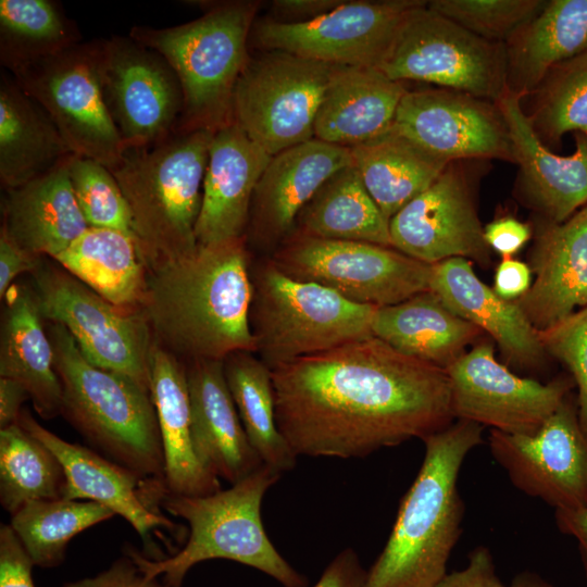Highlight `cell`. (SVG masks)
<instances>
[{"label":"cell","instance_id":"cell-48","mask_svg":"<svg viewBox=\"0 0 587 587\" xmlns=\"http://www.w3.org/2000/svg\"><path fill=\"white\" fill-rule=\"evenodd\" d=\"M42 257L23 249L5 232L0 229V297H4L12 283L23 273L33 274L41 264Z\"/></svg>","mask_w":587,"mask_h":587},{"label":"cell","instance_id":"cell-39","mask_svg":"<svg viewBox=\"0 0 587 587\" xmlns=\"http://www.w3.org/2000/svg\"><path fill=\"white\" fill-rule=\"evenodd\" d=\"M114 513L93 501L65 498L32 501L11 514L10 526L36 566L55 567L77 534Z\"/></svg>","mask_w":587,"mask_h":587},{"label":"cell","instance_id":"cell-36","mask_svg":"<svg viewBox=\"0 0 587 587\" xmlns=\"http://www.w3.org/2000/svg\"><path fill=\"white\" fill-rule=\"evenodd\" d=\"M298 234L391 247L389 220L365 188L355 166L333 174L299 212Z\"/></svg>","mask_w":587,"mask_h":587},{"label":"cell","instance_id":"cell-12","mask_svg":"<svg viewBox=\"0 0 587 587\" xmlns=\"http://www.w3.org/2000/svg\"><path fill=\"white\" fill-rule=\"evenodd\" d=\"M32 275L43 319L65 327L89 362L150 391L154 340L141 311L115 307L61 266L40 264Z\"/></svg>","mask_w":587,"mask_h":587},{"label":"cell","instance_id":"cell-41","mask_svg":"<svg viewBox=\"0 0 587 587\" xmlns=\"http://www.w3.org/2000/svg\"><path fill=\"white\" fill-rule=\"evenodd\" d=\"M530 95L525 113L544 143L569 132L587 135V51L551 67Z\"/></svg>","mask_w":587,"mask_h":587},{"label":"cell","instance_id":"cell-51","mask_svg":"<svg viewBox=\"0 0 587 587\" xmlns=\"http://www.w3.org/2000/svg\"><path fill=\"white\" fill-rule=\"evenodd\" d=\"M532 286L530 267L512 258L502 259L496 268L494 291L504 300L515 301Z\"/></svg>","mask_w":587,"mask_h":587},{"label":"cell","instance_id":"cell-52","mask_svg":"<svg viewBox=\"0 0 587 587\" xmlns=\"http://www.w3.org/2000/svg\"><path fill=\"white\" fill-rule=\"evenodd\" d=\"M347 0H277L273 7L283 16L291 18L285 22H304L324 15Z\"/></svg>","mask_w":587,"mask_h":587},{"label":"cell","instance_id":"cell-44","mask_svg":"<svg viewBox=\"0 0 587 587\" xmlns=\"http://www.w3.org/2000/svg\"><path fill=\"white\" fill-rule=\"evenodd\" d=\"M538 334L545 351L563 362L574 377L578 421L587 436V307Z\"/></svg>","mask_w":587,"mask_h":587},{"label":"cell","instance_id":"cell-6","mask_svg":"<svg viewBox=\"0 0 587 587\" xmlns=\"http://www.w3.org/2000/svg\"><path fill=\"white\" fill-rule=\"evenodd\" d=\"M213 135L205 129L174 133L158 143L125 150L110 170L129 205L150 271L198 247L195 228Z\"/></svg>","mask_w":587,"mask_h":587},{"label":"cell","instance_id":"cell-10","mask_svg":"<svg viewBox=\"0 0 587 587\" xmlns=\"http://www.w3.org/2000/svg\"><path fill=\"white\" fill-rule=\"evenodd\" d=\"M271 261L287 276L365 305L400 303L430 290V264L370 242L290 235Z\"/></svg>","mask_w":587,"mask_h":587},{"label":"cell","instance_id":"cell-21","mask_svg":"<svg viewBox=\"0 0 587 587\" xmlns=\"http://www.w3.org/2000/svg\"><path fill=\"white\" fill-rule=\"evenodd\" d=\"M271 159L234 123L214 133L195 228L198 245L246 236L253 195Z\"/></svg>","mask_w":587,"mask_h":587},{"label":"cell","instance_id":"cell-35","mask_svg":"<svg viewBox=\"0 0 587 587\" xmlns=\"http://www.w3.org/2000/svg\"><path fill=\"white\" fill-rule=\"evenodd\" d=\"M350 150L365 188L389 221L425 191L449 164L392 128Z\"/></svg>","mask_w":587,"mask_h":587},{"label":"cell","instance_id":"cell-19","mask_svg":"<svg viewBox=\"0 0 587 587\" xmlns=\"http://www.w3.org/2000/svg\"><path fill=\"white\" fill-rule=\"evenodd\" d=\"M392 248L427 264L452 258L490 263L469 180L458 161L389 221Z\"/></svg>","mask_w":587,"mask_h":587},{"label":"cell","instance_id":"cell-40","mask_svg":"<svg viewBox=\"0 0 587 587\" xmlns=\"http://www.w3.org/2000/svg\"><path fill=\"white\" fill-rule=\"evenodd\" d=\"M64 487L62 464L47 446L20 424L0 429V503L7 512L63 498Z\"/></svg>","mask_w":587,"mask_h":587},{"label":"cell","instance_id":"cell-32","mask_svg":"<svg viewBox=\"0 0 587 587\" xmlns=\"http://www.w3.org/2000/svg\"><path fill=\"white\" fill-rule=\"evenodd\" d=\"M73 152L46 110L7 72L0 76V182L20 187L58 166Z\"/></svg>","mask_w":587,"mask_h":587},{"label":"cell","instance_id":"cell-37","mask_svg":"<svg viewBox=\"0 0 587 587\" xmlns=\"http://www.w3.org/2000/svg\"><path fill=\"white\" fill-rule=\"evenodd\" d=\"M224 373L248 440L261 461L280 473L295 469L298 457L276 423L271 369L254 352L239 351L224 359Z\"/></svg>","mask_w":587,"mask_h":587},{"label":"cell","instance_id":"cell-14","mask_svg":"<svg viewBox=\"0 0 587 587\" xmlns=\"http://www.w3.org/2000/svg\"><path fill=\"white\" fill-rule=\"evenodd\" d=\"M99 75L124 151L176 133L184 110L180 83L166 60L132 37L100 39Z\"/></svg>","mask_w":587,"mask_h":587},{"label":"cell","instance_id":"cell-46","mask_svg":"<svg viewBox=\"0 0 587 587\" xmlns=\"http://www.w3.org/2000/svg\"><path fill=\"white\" fill-rule=\"evenodd\" d=\"M62 587H168L160 577H151L141 571L134 559L125 554L108 569L93 576L65 583Z\"/></svg>","mask_w":587,"mask_h":587},{"label":"cell","instance_id":"cell-20","mask_svg":"<svg viewBox=\"0 0 587 587\" xmlns=\"http://www.w3.org/2000/svg\"><path fill=\"white\" fill-rule=\"evenodd\" d=\"M352 164L349 147L316 138L272 157L251 203L247 228L254 241L265 246L286 240L299 212L321 186Z\"/></svg>","mask_w":587,"mask_h":587},{"label":"cell","instance_id":"cell-26","mask_svg":"<svg viewBox=\"0 0 587 587\" xmlns=\"http://www.w3.org/2000/svg\"><path fill=\"white\" fill-rule=\"evenodd\" d=\"M430 290L453 313L487 332L507 364L537 369L544 362L538 330L515 301L502 299L476 276L472 261L452 258L433 264Z\"/></svg>","mask_w":587,"mask_h":587},{"label":"cell","instance_id":"cell-4","mask_svg":"<svg viewBox=\"0 0 587 587\" xmlns=\"http://www.w3.org/2000/svg\"><path fill=\"white\" fill-rule=\"evenodd\" d=\"M49 323L61 414L93 450L133 472L143 484L147 502L160 507L165 463L150 391L89 362L65 327Z\"/></svg>","mask_w":587,"mask_h":587},{"label":"cell","instance_id":"cell-9","mask_svg":"<svg viewBox=\"0 0 587 587\" xmlns=\"http://www.w3.org/2000/svg\"><path fill=\"white\" fill-rule=\"evenodd\" d=\"M392 80H417L497 102L508 90L502 42L483 39L427 7L408 13L377 67Z\"/></svg>","mask_w":587,"mask_h":587},{"label":"cell","instance_id":"cell-28","mask_svg":"<svg viewBox=\"0 0 587 587\" xmlns=\"http://www.w3.org/2000/svg\"><path fill=\"white\" fill-rule=\"evenodd\" d=\"M150 395L164 451V486L174 496H205L221 490L217 477L196 455L191 438L186 365L153 341Z\"/></svg>","mask_w":587,"mask_h":587},{"label":"cell","instance_id":"cell-23","mask_svg":"<svg viewBox=\"0 0 587 587\" xmlns=\"http://www.w3.org/2000/svg\"><path fill=\"white\" fill-rule=\"evenodd\" d=\"M17 424L47 446L62 464L63 498L107 507L125 519L145 541L159 528L177 529L176 524L149 507L143 484L133 472L93 449L62 439L40 425L27 410L22 411Z\"/></svg>","mask_w":587,"mask_h":587},{"label":"cell","instance_id":"cell-38","mask_svg":"<svg viewBox=\"0 0 587 587\" xmlns=\"http://www.w3.org/2000/svg\"><path fill=\"white\" fill-rule=\"evenodd\" d=\"M82 41L75 22L57 1H0V64L9 73Z\"/></svg>","mask_w":587,"mask_h":587},{"label":"cell","instance_id":"cell-5","mask_svg":"<svg viewBox=\"0 0 587 587\" xmlns=\"http://www.w3.org/2000/svg\"><path fill=\"white\" fill-rule=\"evenodd\" d=\"M282 473L262 464L240 482L205 496L164 494L160 508L186 521V544L170 557L151 559L134 548L128 553L143 573L162 577L168 587H182L191 567L225 559L253 567L283 587H307L305 576L277 551L265 533L261 507L266 491Z\"/></svg>","mask_w":587,"mask_h":587},{"label":"cell","instance_id":"cell-27","mask_svg":"<svg viewBox=\"0 0 587 587\" xmlns=\"http://www.w3.org/2000/svg\"><path fill=\"white\" fill-rule=\"evenodd\" d=\"M376 67L334 66L315 120L314 138L353 147L388 132L407 92Z\"/></svg>","mask_w":587,"mask_h":587},{"label":"cell","instance_id":"cell-16","mask_svg":"<svg viewBox=\"0 0 587 587\" xmlns=\"http://www.w3.org/2000/svg\"><path fill=\"white\" fill-rule=\"evenodd\" d=\"M489 450L511 483L554 510L587 507V436L566 399L533 434L491 429Z\"/></svg>","mask_w":587,"mask_h":587},{"label":"cell","instance_id":"cell-55","mask_svg":"<svg viewBox=\"0 0 587 587\" xmlns=\"http://www.w3.org/2000/svg\"><path fill=\"white\" fill-rule=\"evenodd\" d=\"M509 587H553L541 576L533 572L519 573L512 579Z\"/></svg>","mask_w":587,"mask_h":587},{"label":"cell","instance_id":"cell-22","mask_svg":"<svg viewBox=\"0 0 587 587\" xmlns=\"http://www.w3.org/2000/svg\"><path fill=\"white\" fill-rule=\"evenodd\" d=\"M522 99L508 89L496 102L513 142L515 163L520 165V186L547 221L562 223L587 205V135L575 133L573 154L553 153L533 129L522 109Z\"/></svg>","mask_w":587,"mask_h":587},{"label":"cell","instance_id":"cell-34","mask_svg":"<svg viewBox=\"0 0 587 587\" xmlns=\"http://www.w3.org/2000/svg\"><path fill=\"white\" fill-rule=\"evenodd\" d=\"M508 89L530 95L554 65L587 51V0H551L505 42Z\"/></svg>","mask_w":587,"mask_h":587},{"label":"cell","instance_id":"cell-7","mask_svg":"<svg viewBox=\"0 0 587 587\" xmlns=\"http://www.w3.org/2000/svg\"><path fill=\"white\" fill-rule=\"evenodd\" d=\"M257 9L255 2H221L186 24L130 28L128 36L160 53L180 83L184 110L176 133H215L233 123L234 91L249 59Z\"/></svg>","mask_w":587,"mask_h":587},{"label":"cell","instance_id":"cell-25","mask_svg":"<svg viewBox=\"0 0 587 587\" xmlns=\"http://www.w3.org/2000/svg\"><path fill=\"white\" fill-rule=\"evenodd\" d=\"M191 438L200 463L234 485L264 464L251 447L224 373V360L186 365Z\"/></svg>","mask_w":587,"mask_h":587},{"label":"cell","instance_id":"cell-54","mask_svg":"<svg viewBox=\"0 0 587 587\" xmlns=\"http://www.w3.org/2000/svg\"><path fill=\"white\" fill-rule=\"evenodd\" d=\"M554 519L561 533L576 539L580 560L587 577V507L555 510Z\"/></svg>","mask_w":587,"mask_h":587},{"label":"cell","instance_id":"cell-31","mask_svg":"<svg viewBox=\"0 0 587 587\" xmlns=\"http://www.w3.org/2000/svg\"><path fill=\"white\" fill-rule=\"evenodd\" d=\"M372 335L395 350L447 370L482 330L453 313L432 290L379 307Z\"/></svg>","mask_w":587,"mask_h":587},{"label":"cell","instance_id":"cell-15","mask_svg":"<svg viewBox=\"0 0 587 587\" xmlns=\"http://www.w3.org/2000/svg\"><path fill=\"white\" fill-rule=\"evenodd\" d=\"M422 0L346 1L304 22L264 20L254 40L268 51H283L333 66L378 67L404 17Z\"/></svg>","mask_w":587,"mask_h":587},{"label":"cell","instance_id":"cell-1","mask_svg":"<svg viewBox=\"0 0 587 587\" xmlns=\"http://www.w3.org/2000/svg\"><path fill=\"white\" fill-rule=\"evenodd\" d=\"M271 371L276 423L297 457L364 458L453 423L446 370L374 336Z\"/></svg>","mask_w":587,"mask_h":587},{"label":"cell","instance_id":"cell-53","mask_svg":"<svg viewBox=\"0 0 587 587\" xmlns=\"http://www.w3.org/2000/svg\"><path fill=\"white\" fill-rule=\"evenodd\" d=\"M29 394L21 383L0 377V429L17 424Z\"/></svg>","mask_w":587,"mask_h":587},{"label":"cell","instance_id":"cell-33","mask_svg":"<svg viewBox=\"0 0 587 587\" xmlns=\"http://www.w3.org/2000/svg\"><path fill=\"white\" fill-rule=\"evenodd\" d=\"M53 260L115 307L140 311L150 267L136 237L88 227Z\"/></svg>","mask_w":587,"mask_h":587},{"label":"cell","instance_id":"cell-8","mask_svg":"<svg viewBox=\"0 0 587 587\" xmlns=\"http://www.w3.org/2000/svg\"><path fill=\"white\" fill-rule=\"evenodd\" d=\"M250 327L255 354L272 370L372 335L377 307L291 278L271 259L251 265Z\"/></svg>","mask_w":587,"mask_h":587},{"label":"cell","instance_id":"cell-18","mask_svg":"<svg viewBox=\"0 0 587 587\" xmlns=\"http://www.w3.org/2000/svg\"><path fill=\"white\" fill-rule=\"evenodd\" d=\"M391 128L448 163L465 159L515 162L496 102L446 88L407 91Z\"/></svg>","mask_w":587,"mask_h":587},{"label":"cell","instance_id":"cell-17","mask_svg":"<svg viewBox=\"0 0 587 587\" xmlns=\"http://www.w3.org/2000/svg\"><path fill=\"white\" fill-rule=\"evenodd\" d=\"M454 417L512 435L535 433L565 400L571 384H542L498 362L489 342L475 346L446 370Z\"/></svg>","mask_w":587,"mask_h":587},{"label":"cell","instance_id":"cell-24","mask_svg":"<svg viewBox=\"0 0 587 587\" xmlns=\"http://www.w3.org/2000/svg\"><path fill=\"white\" fill-rule=\"evenodd\" d=\"M532 268L535 280L515 302L537 330L587 307V205L562 223L540 225Z\"/></svg>","mask_w":587,"mask_h":587},{"label":"cell","instance_id":"cell-30","mask_svg":"<svg viewBox=\"0 0 587 587\" xmlns=\"http://www.w3.org/2000/svg\"><path fill=\"white\" fill-rule=\"evenodd\" d=\"M3 298L0 377L21 383L36 412L45 420L52 419L62 411V387L34 291L32 287L12 285Z\"/></svg>","mask_w":587,"mask_h":587},{"label":"cell","instance_id":"cell-43","mask_svg":"<svg viewBox=\"0 0 587 587\" xmlns=\"http://www.w3.org/2000/svg\"><path fill=\"white\" fill-rule=\"evenodd\" d=\"M542 0H433L427 7L472 34L504 43L545 7Z\"/></svg>","mask_w":587,"mask_h":587},{"label":"cell","instance_id":"cell-47","mask_svg":"<svg viewBox=\"0 0 587 587\" xmlns=\"http://www.w3.org/2000/svg\"><path fill=\"white\" fill-rule=\"evenodd\" d=\"M435 587H507L499 578L492 555L485 546L476 547L466 566L447 573Z\"/></svg>","mask_w":587,"mask_h":587},{"label":"cell","instance_id":"cell-13","mask_svg":"<svg viewBox=\"0 0 587 587\" xmlns=\"http://www.w3.org/2000/svg\"><path fill=\"white\" fill-rule=\"evenodd\" d=\"M99 49L100 39L82 41L10 74L50 115L74 154L112 170L124 148L104 103Z\"/></svg>","mask_w":587,"mask_h":587},{"label":"cell","instance_id":"cell-50","mask_svg":"<svg viewBox=\"0 0 587 587\" xmlns=\"http://www.w3.org/2000/svg\"><path fill=\"white\" fill-rule=\"evenodd\" d=\"M365 574L357 552L346 548L328 563L311 587H363Z\"/></svg>","mask_w":587,"mask_h":587},{"label":"cell","instance_id":"cell-49","mask_svg":"<svg viewBox=\"0 0 587 587\" xmlns=\"http://www.w3.org/2000/svg\"><path fill=\"white\" fill-rule=\"evenodd\" d=\"M532 229L528 224L513 216H502L484 227V238L489 248L502 259L512 258L529 240Z\"/></svg>","mask_w":587,"mask_h":587},{"label":"cell","instance_id":"cell-2","mask_svg":"<svg viewBox=\"0 0 587 587\" xmlns=\"http://www.w3.org/2000/svg\"><path fill=\"white\" fill-rule=\"evenodd\" d=\"M251 264L246 237L198 245L149 273L140 308L153 340L192 360L255 353L250 327Z\"/></svg>","mask_w":587,"mask_h":587},{"label":"cell","instance_id":"cell-45","mask_svg":"<svg viewBox=\"0 0 587 587\" xmlns=\"http://www.w3.org/2000/svg\"><path fill=\"white\" fill-rule=\"evenodd\" d=\"M34 562L10 524L0 525V587H35Z\"/></svg>","mask_w":587,"mask_h":587},{"label":"cell","instance_id":"cell-11","mask_svg":"<svg viewBox=\"0 0 587 587\" xmlns=\"http://www.w3.org/2000/svg\"><path fill=\"white\" fill-rule=\"evenodd\" d=\"M333 67L283 51L249 57L234 91L233 123L272 157L313 139Z\"/></svg>","mask_w":587,"mask_h":587},{"label":"cell","instance_id":"cell-3","mask_svg":"<svg viewBox=\"0 0 587 587\" xmlns=\"http://www.w3.org/2000/svg\"><path fill=\"white\" fill-rule=\"evenodd\" d=\"M483 430L476 423L458 420L423 439L419 473L363 587H435L447 574L464 514L459 474L465 458L483 442Z\"/></svg>","mask_w":587,"mask_h":587},{"label":"cell","instance_id":"cell-42","mask_svg":"<svg viewBox=\"0 0 587 587\" xmlns=\"http://www.w3.org/2000/svg\"><path fill=\"white\" fill-rule=\"evenodd\" d=\"M68 175L75 199L89 227L116 229L136 237L129 205L107 166L73 153L68 161Z\"/></svg>","mask_w":587,"mask_h":587},{"label":"cell","instance_id":"cell-29","mask_svg":"<svg viewBox=\"0 0 587 587\" xmlns=\"http://www.w3.org/2000/svg\"><path fill=\"white\" fill-rule=\"evenodd\" d=\"M70 157L48 173L5 190L1 227L35 255L55 259L89 227L72 189Z\"/></svg>","mask_w":587,"mask_h":587}]
</instances>
